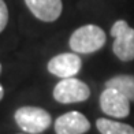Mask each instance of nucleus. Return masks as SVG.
<instances>
[{
    "instance_id": "10",
    "label": "nucleus",
    "mask_w": 134,
    "mask_h": 134,
    "mask_svg": "<svg viewBox=\"0 0 134 134\" xmlns=\"http://www.w3.org/2000/svg\"><path fill=\"white\" fill-rule=\"evenodd\" d=\"M96 127L101 134H134V127L122 123L118 120L99 118L96 120Z\"/></svg>"
},
{
    "instance_id": "8",
    "label": "nucleus",
    "mask_w": 134,
    "mask_h": 134,
    "mask_svg": "<svg viewBox=\"0 0 134 134\" xmlns=\"http://www.w3.org/2000/svg\"><path fill=\"white\" fill-rule=\"evenodd\" d=\"M90 130V123L83 114L78 111H70L55 120L56 134H85Z\"/></svg>"
},
{
    "instance_id": "7",
    "label": "nucleus",
    "mask_w": 134,
    "mask_h": 134,
    "mask_svg": "<svg viewBox=\"0 0 134 134\" xmlns=\"http://www.w3.org/2000/svg\"><path fill=\"white\" fill-rule=\"evenodd\" d=\"M27 10L41 22H55L63 13L62 0H25Z\"/></svg>"
},
{
    "instance_id": "12",
    "label": "nucleus",
    "mask_w": 134,
    "mask_h": 134,
    "mask_svg": "<svg viewBox=\"0 0 134 134\" xmlns=\"http://www.w3.org/2000/svg\"><path fill=\"white\" fill-rule=\"evenodd\" d=\"M4 97V88H3V85L0 83V100H2Z\"/></svg>"
},
{
    "instance_id": "3",
    "label": "nucleus",
    "mask_w": 134,
    "mask_h": 134,
    "mask_svg": "<svg viewBox=\"0 0 134 134\" xmlns=\"http://www.w3.org/2000/svg\"><path fill=\"white\" fill-rule=\"evenodd\" d=\"M109 34L114 37V55L122 62H131L134 59V29L125 19H118L111 26Z\"/></svg>"
},
{
    "instance_id": "4",
    "label": "nucleus",
    "mask_w": 134,
    "mask_h": 134,
    "mask_svg": "<svg viewBox=\"0 0 134 134\" xmlns=\"http://www.w3.org/2000/svg\"><path fill=\"white\" fill-rule=\"evenodd\" d=\"M52 96L60 104H74L86 101L90 97V89L83 81L75 77L64 78L55 85Z\"/></svg>"
},
{
    "instance_id": "6",
    "label": "nucleus",
    "mask_w": 134,
    "mask_h": 134,
    "mask_svg": "<svg viewBox=\"0 0 134 134\" xmlns=\"http://www.w3.org/2000/svg\"><path fill=\"white\" fill-rule=\"evenodd\" d=\"M82 67V60L75 52H63L53 56L47 64L48 71L52 75L64 80L72 78L80 72Z\"/></svg>"
},
{
    "instance_id": "13",
    "label": "nucleus",
    "mask_w": 134,
    "mask_h": 134,
    "mask_svg": "<svg viewBox=\"0 0 134 134\" xmlns=\"http://www.w3.org/2000/svg\"><path fill=\"white\" fill-rule=\"evenodd\" d=\"M0 74H2V63H0Z\"/></svg>"
},
{
    "instance_id": "1",
    "label": "nucleus",
    "mask_w": 134,
    "mask_h": 134,
    "mask_svg": "<svg viewBox=\"0 0 134 134\" xmlns=\"http://www.w3.org/2000/svg\"><path fill=\"white\" fill-rule=\"evenodd\" d=\"M107 41V34L100 26L97 25H88L80 26L71 33L69 45L70 49L75 53H93L100 51Z\"/></svg>"
},
{
    "instance_id": "11",
    "label": "nucleus",
    "mask_w": 134,
    "mask_h": 134,
    "mask_svg": "<svg viewBox=\"0 0 134 134\" xmlns=\"http://www.w3.org/2000/svg\"><path fill=\"white\" fill-rule=\"evenodd\" d=\"M8 7L4 0H0V33L5 29L8 23Z\"/></svg>"
},
{
    "instance_id": "5",
    "label": "nucleus",
    "mask_w": 134,
    "mask_h": 134,
    "mask_svg": "<svg viewBox=\"0 0 134 134\" xmlns=\"http://www.w3.org/2000/svg\"><path fill=\"white\" fill-rule=\"evenodd\" d=\"M100 108L108 116L122 119L130 114V100L112 88H105L100 94Z\"/></svg>"
},
{
    "instance_id": "9",
    "label": "nucleus",
    "mask_w": 134,
    "mask_h": 134,
    "mask_svg": "<svg viewBox=\"0 0 134 134\" xmlns=\"http://www.w3.org/2000/svg\"><path fill=\"white\" fill-rule=\"evenodd\" d=\"M105 88H112L127 97L130 101H134V75L119 74L105 82Z\"/></svg>"
},
{
    "instance_id": "2",
    "label": "nucleus",
    "mask_w": 134,
    "mask_h": 134,
    "mask_svg": "<svg viewBox=\"0 0 134 134\" xmlns=\"http://www.w3.org/2000/svg\"><path fill=\"white\" fill-rule=\"evenodd\" d=\"M14 119L19 129L26 134H41L52 123L49 112L34 105L19 107L14 114Z\"/></svg>"
}]
</instances>
